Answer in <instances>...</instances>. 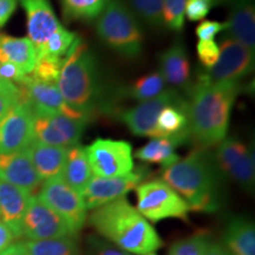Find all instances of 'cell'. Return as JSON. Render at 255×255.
Masks as SVG:
<instances>
[{
	"instance_id": "1",
	"label": "cell",
	"mask_w": 255,
	"mask_h": 255,
	"mask_svg": "<svg viewBox=\"0 0 255 255\" xmlns=\"http://www.w3.org/2000/svg\"><path fill=\"white\" fill-rule=\"evenodd\" d=\"M241 89L240 82L210 83L197 78L191 84L187 91L190 141L208 149L227 137L233 105Z\"/></svg>"
},
{
	"instance_id": "2",
	"label": "cell",
	"mask_w": 255,
	"mask_h": 255,
	"mask_svg": "<svg viewBox=\"0 0 255 255\" xmlns=\"http://www.w3.org/2000/svg\"><path fill=\"white\" fill-rule=\"evenodd\" d=\"M162 181L186 201L190 210L213 213L221 206V173L207 149L196 148L187 157L163 168Z\"/></svg>"
},
{
	"instance_id": "3",
	"label": "cell",
	"mask_w": 255,
	"mask_h": 255,
	"mask_svg": "<svg viewBox=\"0 0 255 255\" xmlns=\"http://www.w3.org/2000/svg\"><path fill=\"white\" fill-rule=\"evenodd\" d=\"M89 223L98 234L127 253L146 255L163 246L150 222L126 197L92 210Z\"/></svg>"
},
{
	"instance_id": "4",
	"label": "cell",
	"mask_w": 255,
	"mask_h": 255,
	"mask_svg": "<svg viewBox=\"0 0 255 255\" xmlns=\"http://www.w3.org/2000/svg\"><path fill=\"white\" fill-rule=\"evenodd\" d=\"M56 85L72 109L91 120L101 102L100 70L96 56L82 38L64 59Z\"/></svg>"
},
{
	"instance_id": "5",
	"label": "cell",
	"mask_w": 255,
	"mask_h": 255,
	"mask_svg": "<svg viewBox=\"0 0 255 255\" xmlns=\"http://www.w3.org/2000/svg\"><path fill=\"white\" fill-rule=\"evenodd\" d=\"M97 33L101 40L126 58H136L143 50V32L136 15L123 0H111L100 17Z\"/></svg>"
},
{
	"instance_id": "6",
	"label": "cell",
	"mask_w": 255,
	"mask_h": 255,
	"mask_svg": "<svg viewBox=\"0 0 255 255\" xmlns=\"http://www.w3.org/2000/svg\"><path fill=\"white\" fill-rule=\"evenodd\" d=\"M137 210L151 222L165 219H188L189 206L162 180L145 181L136 188Z\"/></svg>"
},
{
	"instance_id": "7",
	"label": "cell",
	"mask_w": 255,
	"mask_h": 255,
	"mask_svg": "<svg viewBox=\"0 0 255 255\" xmlns=\"http://www.w3.org/2000/svg\"><path fill=\"white\" fill-rule=\"evenodd\" d=\"M92 175L100 177H120L135 168L130 143L110 138H97L85 148Z\"/></svg>"
},
{
	"instance_id": "8",
	"label": "cell",
	"mask_w": 255,
	"mask_h": 255,
	"mask_svg": "<svg viewBox=\"0 0 255 255\" xmlns=\"http://www.w3.org/2000/svg\"><path fill=\"white\" fill-rule=\"evenodd\" d=\"M38 199L66 222L75 237L84 227L88 209L85 208L81 194L68 186L62 177L45 181L40 188Z\"/></svg>"
},
{
	"instance_id": "9",
	"label": "cell",
	"mask_w": 255,
	"mask_h": 255,
	"mask_svg": "<svg viewBox=\"0 0 255 255\" xmlns=\"http://www.w3.org/2000/svg\"><path fill=\"white\" fill-rule=\"evenodd\" d=\"M33 114V141L46 145L70 146L79 144L87 127V121L75 120L65 115L43 110H32Z\"/></svg>"
},
{
	"instance_id": "10",
	"label": "cell",
	"mask_w": 255,
	"mask_h": 255,
	"mask_svg": "<svg viewBox=\"0 0 255 255\" xmlns=\"http://www.w3.org/2000/svg\"><path fill=\"white\" fill-rule=\"evenodd\" d=\"M254 70V51L232 38H225L220 46V57L214 65L199 75L210 83L240 82Z\"/></svg>"
},
{
	"instance_id": "11",
	"label": "cell",
	"mask_w": 255,
	"mask_h": 255,
	"mask_svg": "<svg viewBox=\"0 0 255 255\" xmlns=\"http://www.w3.org/2000/svg\"><path fill=\"white\" fill-rule=\"evenodd\" d=\"M214 159L220 173L232 178L245 189L253 190L255 181L253 149L235 137H226L218 144Z\"/></svg>"
},
{
	"instance_id": "12",
	"label": "cell",
	"mask_w": 255,
	"mask_h": 255,
	"mask_svg": "<svg viewBox=\"0 0 255 255\" xmlns=\"http://www.w3.org/2000/svg\"><path fill=\"white\" fill-rule=\"evenodd\" d=\"M21 237L30 241L75 237L66 222L38 196L32 195L21 222Z\"/></svg>"
},
{
	"instance_id": "13",
	"label": "cell",
	"mask_w": 255,
	"mask_h": 255,
	"mask_svg": "<svg viewBox=\"0 0 255 255\" xmlns=\"http://www.w3.org/2000/svg\"><path fill=\"white\" fill-rule=\"evenodd\" d=\"M148 175L149 170L144 167L137 168L126 176L120 177H100L94 175L81 195L85 208L94 210L105 203L124 197L130 190L141 184Z\"/></svg>"
},
{
	"instance_id": "14",
	"label": "cell",
	"mask_w": 255,
	"mask_h": 255,
	"mask_svg": "<svg viewBox=\"0 0 255 255\" xmlns=\"http://www.w3.org/2000/svg\"><path fill=\"white\" fill-rule=\"evenodd\" d=\"M33 142V114L27 102H20L0 121V154L26 149Z\"/></svg>"
},
{
	"instance_id": "15",
	"label": "cell",
	"mask_w": 255,
	"mask_h": 255,
	"mask_svg": "<svg viewBox=\"0 0 255 255\" xmlns=\"http://www.w3.org/2000/svg\"><path fill=\"white\" fill-rule=\"evenodd\" d=\"M18 87L21 90V98L27 102L32 110H43L65 115L75 120L87 121L81 113L72 109L63 98L56 84L41 82L32 75H27Z\"/></svg>"
},
{
	"instance_id": "16",
	"label": "cell",
	"mask_w": 255,
	"mask_h": 255,
	"mask_svg": "<svg viewBox=\"0 0 255 255\" xmlns=\"http://www.w3.org/2000/svg\"><path fill=\"white\" fill-rule=\"evenodd\" d=\"M182 95L174 89L164 90L152 100L141 102L136 107L121 114V121L136 136L154 137L156 121L161 111L168 105L182 100Z\"/></svg>"
},
{
	"instance_id": "17",
	"label": "cell",
	"mask_w": 255,
	"mask_h": 255,
	"mask_svg": "<svg viewBox=\"0 0 255 255\" xmlns=\"http://www.w3.org/2000/svg\"><path fill=\"white\" fill-rule=\"evenodd\" d=\"M26 14L27 38L36 47L40 49L49 38L63 25L57 18L50 0H18Z\"/></svg>"
},
{
	"instance_id": "18",
	"label": "cell",
	"mask_w": 255,
	"mask_h": 255,
	"mask_svg": "<svg viewBox=\"0 0 255 255\" xmlns=\"http://www.w3.org/2000/svg\"><path fill=\"white\" fill-rule=\"evenodd\" d=\"M152 138L170 139L177 146L190 141L189 107L186 98L168 105L161 111Z\"/></svg>"
},
{
	"instance_id": "19",
	"label": "cell",
	"mask_w": 255,
	"mask_h": 255,
	"mask_svg": "<svg viewBox=\"0 0 255 255\" xmlns=\"http://www.w3.org/2000/svg\"><path fill=\"white\" fill-rule=\"evenodd\" d=\"M0 180L31 194L40 186L41 180L33 167L27 148L8 154H0Z\"/></svg>"
},
{
	"instance_id": "20",
	"label": "cell",
	"mask_w": 255,
	"mask_h": 255,
	"mask_svg": "<svg viewBox=\"0 0 255 255\" xmlns=\"http://www.w3.org/2000/svg\"><path fill=\"white\" fill-rule=\"evenodd\" d=\"M159 73L164 78L165 84L174 90L188 91L191 82V65L188 58L186 47L181 41L175 43L158 57Z\"/></svg>"
},
{
	"instance_id": "21",
	"label": "cell",
	"mask_w": 255,
	"mask_h": 255,
	"mask_svg": "<svg viewBox=\"0 0 255 255\" xmlns=\"http://www.w3.org/2000/svg\"><path fill=\"white\" fill-rule=\"evenodd\" d=\"M31 196L28 191L0 180V218L17 239L21 238V222Z\"/></svg>"
},
{
	"instance_id": "22",
	"label": "cell",
	"mask_w": 255,
	"mask_h": 255,
	"mask_svg": "<svg viewBox=\"0 0 255 255\" xmlns=\"http://www.w3.org/2000/svg\"><path fill=\"white\" fill-rule=\"evenodd\" d=\"M227 30L229 38L248 49H255V6L253 0H237L229 5Z\"/></svg>"
},
{
	"instance_id": "23",
	"label": "cell",
	"mask_w": 255,
	"mask_h": 255,
	"mask_svg": "<svg viewBox=\"0 0 255 255\" xmlns=\"http://www.w3.org/2000/svg\"><path fill=\"white\" fill-rule=\"evenodd\" d=\"M27 150L41 182L62 176L68 148L46 145L33 141L27 146Z\"/></svg>"
},
{
	"instance_id": "24",
	"label": "cell",
	"mask_w": 255,
	"mask_h": 255,
	"mask_svg": "<svg viewBox=\"0 0 255 255\" xmlns=\"http://www.w3.org/2000/svg\"><path fill=\"white\" fill-rule=\"evenodd\" d=\"M1 63L13 64L25 75H31L37 63L36 47L28 38L0 33V64Z\"/></svg>"
},
{
	"instance_id": "25",
	"label": "cell",
	"mask_w": 255,
	"mask_h": 255,
	"mask_svg": "<svg viewBox=\"0 0 255 255\" xmlns=\"http://www.w3.org/2000/svg\"><path fill=\"white\" fill-rule=\"evenodd\" d=\"M92 176L94 175H92L84 146L76 144L68 148L65 164H64L62 176H60L64 182L82 195Z\"/></svg>"
},
{
	"instance_id": "26",
	"label": "cell",
	"mask_w": 255,
	"mask_h": 255,
	"mask_svg": "<svg viewBox=\"0 0 255 255\" xmlns=\"http://www.w3.org/2000/svg\"><path fill=\"white\" fill-rule=\"evenodd\" d=\"M231 255H255V228L246 219L237 218L229 222L225 245Z\"/></svg>"
},
{
	"instance_id": "27",
	"label": "cell",
	"mask_w": 255,
	"mask_h": 255,
	"mask_svg": "<svg viewBox=\"0 0 255 255\" xmlns=\"http://www.w3.org/2000/svg\"><path fill=\"white\" fill-rule=\"evenodd\" d=\"M79 38L81 37L76 32L69 31L64 26L60 27L37 51V58H46L63 64L64 59L71 52Z\"/></svg>"
},
{
	"instance_id": "28",
	"label": "cell",
	"mask_w": 255,
	"mask_h": 255,
	"mask_svg": "<svg viewBox=\"0 0 255 255\" xmlns=\"http://www.w3.org/2000/svg\"><path fill=\"white\" fill-rule=\"evenodd\" d=\"M176 148L177 145L170 139L151 138L150 142L135 152V157L146 163H157L167 168L180 159V156L175 152Z\"/></svg>"
},
{
	"instance_id": "29",
	"label": "cell",
	"mask_w": 255,
	"mask_h": 255,
	"mask_svg": "<svg viewBox=\"0 0 255 255\" xmlns=\"http://www.w3.org/2000/svg\"><path fill=\"white\" fill-rule=\"evenodd\" d=\"M111 0H60L68 21H92L103 13Z\"/></svg>"
},
{
	"instance_id": "30",
	"label": "cell",
	"mask_w": 255,
	"mask_h": 255,
	"mask_svg": "<svg viewBox=\"0 0 255 255\" xmlns=\"http://www.w3.org/2000/svg\"><path fill=\"white\" fill-rule=\"evenodd\" d=\"M24 246L28 255H79V248L75 237H64L49 240L25 241Z\"/></svg>"
},
{
	"instance_id": "31",
	"label": "cell",
	"mask_w": 255,
	"mask_h": 255,
	"mask_svg": "<svg viewBox=\"0 0 255 255\" xmlns=\"http://www.w3.org/2000/svg\"><path fill=\"white\" fill-rule=\"evenodd\" d=\"M164 78L159 71H154L142 76L133 82V84L128 90V96L133 101L144 102L157 97L165 90Z\"/></svg>"
},
{
	"instance_id": "32",
	"label": "cell",
	"mask_w": 255,
	"mask_h": 255,
	"mask_svg": "<svg viewBox=\"0 0 255 255\" xmlns=\"http://www.w3.org/2000/svg\"><path fill=\"white\" fill-rule=\"evenodd\" d=\"M128 7L137 17L152 27H159L162 23L163 0H127Z\"/></svg>"
},
{
	"instance_id": "33",
	"label": "cell",
	"mask_w": 255,
	"mask_h": 255,
	"mask_svg": "<svg viewBox=\"0 0 255 255\" xmlns=\"http://www.w3.org/2000/svg\"><path fill=\"white\" fill-rule=\"evenodd\" d=\"M187 0H163L162 23L169 30L181 32L184 27V11Z\"/></svg>"
},
{
	"instance_id": "34",
	"label": "cell",
	"mask_w": 255,
	"mask_h": 255,
	"mask_svg": "<svg viewBox=\"0 0 255 255\" xmlns=\"http://www.w3.org/2000/svg\"><path fill=\"white\" fill-rule=\"evenodd\" d=\"M208 245V234L200 232L175 242L169 251V255H205Z\"/></svg>"
},
{
	"instance_id": "35",
	"label": "cell",
	"mask_w": 255,
	"mask_h": 255,
	"mask_svg": "<svg viewBox=\"0 0 255 255\" xmlns=\"http://www.w3.org/2000/svg\"><path fill=\"white\" fill-rule=\"evenodd\" d=\"M60 68H62V63L46 58H37L36 66H34L33 72L31 75L41 82L56 84Z\"/></svg>"
},
{
	"instance_id": "36",
	"label": "cell",
	"mask_w": 255,
	"mask_h": 255,
	"mask_svg": "<svg viewBox=\"0 0 255 255\" xmlns=\"http://www.w3.org/2000/svg\"><path fill=\"white\" fill-rule=\"evenodd\" d=\"M197 56L205 70L212 68L220 57V46L214 40H199L196 45Z\"/></svg>"
},
{
	"instance_id": "37",
	"label": "cell",
	"mask_w": 255,
	"mask_h": 255,
	"mask_svg": "<svg viewBox=\"0 0 255 255\" xmlns=\"http://www.w3.org/2000/svg\"><path fill=\"white\" fill-rule=\"evenodd\" d=\"M214 6V0H187L184 15L191 21L202 20Z\"/></svg>"
},
{
	"instance_id": "38",
	"label": "cell",
	"mask_w": 255,
	"mask_h": 255,
	"mask_svg": "<svg viewBox=\"0 0 255 255\" xmlns=\"http://www.w3.org/2000/svg\"><path fill=\"white\" fill-rule=\"evenodd\" d=\"M21 101V90L17 84L14 87L0 91V121L7 115L18 102Z\"/></svg>"
},
{
	"instance_id": "39",
	"label": "cell",
	"mask_w": 255,
	"mask_h": 255,
	"mask_svg": "<svg viewBox=\"0 0 255 255\" xmlns=\"http://www.w3.org/2000/svg\"><path fill=\"white\" fill-rule=\"evenodd\" d=\"M227 30V24L215 20H203L196 26V36L200 40H213L216 34Z\"/></svg>"
},
{
	"instance_id": "40",
	"label": "cell",
	"mask_w": 255,
	"mask_h": 255,
	"mask_svg": "<svg viewBox=\"0 0 255 255\" xmlns=\"http://www.w3.org/2000/svg\"><path fill=\"white\" fill-rule=\"evenodd\" d=\"M89 247H90V253H89L90 255H131L124 251H120L119 248H115L96 237L89 239Z\"/></svg>"
},
{
	"instance_id": "41",
	"label": "cell",
	"mask_w": 255,
	"mask_h": 255,
	"mask_svg": "<svg viewBox=\"0 0 255 255\" xmlns=\"http://www.w3.org/2000/svg\"><path fill=\"white\" fill-rule=\"evenodd\" d=\"M0 76L5 81L14 83V84H20L23 79L26 77L27 75L21 71L18 66L13 65L9 63H1L0 64Z\"/></svg>"
},
{
	"instance_id": "42",
	"label": "cell",
	"mask_w": 255,
	"mask_h": 255,
	"mask_svg": "<svg viewBox=\"0 0 255 255\" xmlns=\"http://www.w3.org/2000/svg\"><path fill=\"white\" fill-rule=\"evenodd\" d=\"M18 6V0H0V28L11 19Z\"/></svg>"
},
{
	"instance_id": "43",
	"label": "cell",
	"mask_w": 255,
	"mask_h": 255,
	"mask_svg": "<svg viewBox=\"0 0 255 255\" xmlns=\"http://www.w3.org/2000/svg\"><path fill=\"white\" fill-rule=\"evenodd\" d=\"M14 233L4 221L0 220V253L8 248L15 240Z\"/></svg>"
},
{
	"instance_id": "44",
	"label": "cell",
	"mask_w": 255,
	"mask_h": 255,
	"mask_svg": "<svg viewBox=\"0 0 255 255\" xmlns=\"http://www.w3.org/2000/svg\"><path fill=\"white\" fill-rule=\"evenodd\" d=\"M0 255H28V253L24 246V242H17V244H12L8 248H6Z\"/></svg>"
},
{
	"instance_id": "45",
	"label": "cell",
	"mask_w": 255,
	"mask_h": 255,
	"mask_svg": "<svg viewBox=\"0 0 255 255\" xmlns=\"http://www.w3.org/2000/svg\"><path fill=\"white\" fill-rule=\"evenodd\" d=\"M205 255H231V253L226 250V247L221 244L216 242H209L208 247L205 252Z\"/></svg>"
},
{
	"instance_id": "46",
	"label": "cell",
	"mask_w": 255,
	"mask_h": 255,
	"mask_svg": "<svg viewBox=\"0 0 255 255\" xmlns=\"http://www.w3.org/2000/svg\"><path fill=\"white\" fill-rule=\"evenodd\" d=\"M14 83H11V82H7L5 81V79L1 78V76H0V91L1 90H6V89H9L12 87H14Z\"/></svg>"
},
{
	"instance_id": "47",
	"label": "cell",
	"mask_w": 255,
	"mask_h": 255,
	"mask_svg": "<svg viewBox=\"0 0 255 255\" xmlns=\"http://www.w3.org/2000/svg\"><path fill=\"white\" fill-rule=\"evenodd\" d=\"M237 0H214V4L215 6H220V5H231Z\"/></svg>"
},
{
	"instance_id": "48",
	"label": "cell",
	"mask_w": 255,
	"mask_h": 255,
	"mask_svg": "<svg viewBox=\"0 0 255 255\" xmlns=\"http://www.w3.org/2000/svg\"><path fill=\"white\" fill-rule=\"evenodd\" d=\"M146 255H156V254H154V253H150V254H146Z\"/></svg>"
}]
</instances>
